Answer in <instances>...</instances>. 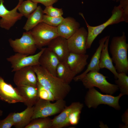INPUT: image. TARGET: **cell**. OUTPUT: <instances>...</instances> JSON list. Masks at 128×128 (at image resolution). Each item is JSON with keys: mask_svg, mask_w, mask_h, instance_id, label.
<instances>
[{"mask_svg": "<svg viewBox=\"0 0 128 128\" xmlns=\"http://www.w3.org/2000/svg\"><path fill=\"white\" fill-rule=\"evenodd\" d=\"M32 67L36 75L37 82L50 91L53 94L56 101L64 99L71 90L69 84L53 75L40 65Z\"/></svg>", "mask_w": 128, "mask_h": 128, "instance_id": "1", "label": "cell"}, {"mask_svg": "<svg viewBox=\"0 0 128 128\" xmlns=\"http://www.w3.org/2000/svg\"><path fill=\"white\" fill-rule=\"evenodd\" d=\"M125 33L122 32L120 36L113 37L110 46V52L113 62L117 72H128V60L127 51L128 44L126 42Z\"/></svg>", "mask_w": 128, "mask_h": 128, "instance_id": "2", "label": "cell"}, {"mask_svg": "<svg viewBox=\"0 0 128 128\" xmlns=\"http://www.w3.org/2000/svg\"><path fill=\"white\" fill-rule=\"evenodd\" d=\"M110 17L105 23L96 26L89 25L86 21L83 14L79 12V14L84 19L87 28V37L86 47L90 48L92 44L97 37L109 25L124 22L123 10L120 5L114 6L112 12Z\"/></svg>", "mask_w": 128, "mask_h": 128, "instance_id": "3", "label": "cell"}, {"mask_svg": "<svg viewBox=\"0 0 128 128\" xmlns=\"http://www.w3.org/2000/svg\"><path fill=\"white\" fill-rule=\"evenodd\" d=\"M108 77L98 71H90L81 79L83 86L86 88L96 87L107 94L112 95L119 88L117 85L111 84L106 79Z\"/></svg>", "mask_w": 128, "mask_h": 128, "instance_id": "4", "label": "cell"}, {"mask_svg": "<svg viewBox=\"0 0 128 128\" xmlns=\"http://www.w3.org/2000/svg\"><path fill=\"white\" fill-rule=\"evenodd\" d=\"M85 97V103L89 108H96L99 105H107L117 110H119L120 107L119 101L123 95L120 93L117 96L111 95L102 94L96 90L94 87L89 89Z\"/></svg>", "mask_w": 128, "mask_h": 128, "instance_id": "5", "label": "cell"}, {"mask_svg": "<svg viewBox=\"0 0 128 128\" xmlns=\"http://www.w3.org/2000/svg\"><path fill=\"white\" fill-rule=\"evenodd\" d=\"M39 98L33 106L31 120L40 118L47 117L59 113L66 106L64 99H59L55 103Z\"/></svg>", "mask_w": 128, "mask_h": 128, "instance_id": "6", "label": "cell"}, {"mask_svg": "<svg viewBox=\"0 0 128 128\" xmlns=\"http://www.w3.org/2000/svg\"><path fill=\"white\" fill-rule=\"evenodd\" d=\"M37 48L47 46L53 39L59 36L57 27L51 26L42 22L30 30Z\"/></svg>", "mask_w": 128, "mask_h": 128, "instance_id": "7", "label": "cell"}, {"mask_svg": "<svg viewBox=\"0 0 128 128\" xmlns=\"http://www.w3.org/2000/svg\"><path fill=\"white\" fill-rule=\"evenodd\" d=\"M10 46L16 53L28 55L34 54L37 47L35 41L30 31L23 33L19 38L9 40Z\"/></svg>", "mask_w": 128, "mask_h": 128, "instance_id": "8", "label": "cell"}, {"mask_svg": "<svg viewBox=\"0 0 128 128\" xmlns=\"http://www.w3.org/2000/svg\"><path fill=\"white\" fill-rule=\"evenodd\" d=\"M45 48H42L37 54L32 55L16 53L6 58L11 64L12 72L28 66L40 65L39 60Z\"/></svg>", "mask_w": 128, "mask_h": 128, "instance_id": "9", "label": "cell"}, {"mask_svg": "<svg viewBox=\"0 0 128 128\" xmlns=\"http://www.w3.org/2000/svg\"><path fill=\"white\" fill-rule=\"evenodd\" d=\"M23 0H19L16 6L11 10H8L4 5V0H0V27L9 30L23 15L18 13V8Z\"/></svg>", "mask_w": 128, "mask_h": 128, "instance_id": "10", "label": "cell"}, {"mask_svg": "<svg viewBox=\"0 0 128 128\" xmlns=\"http://www.w3.org/2000/svg\"><path fill=\"white\" fill-rule=\"evenodd\" d=\"M88 32L83 27H80L72 36L67 39L70 52L78 54H86Z\"/></svg>", "mask_w": 128, "mask_h": 128, "instance_id": "11", "label": "cell"}, {"mask_svg": "<svg viewBox=\"0 0 128 128\" xmlns=\"http://www.w3.org/2000/svg\"><path fill=\"white\" fill-rule=\"evenodd\" d=\"M13 81L17 87L27 85L37 86V81L32 66H28L14 72Z\"/></svg>", "mask_w": 128, "mask_h": 128, "instance_id": "12", "label": "cell"}, {"mask_svg": "<svg viewBox=\"0 0 128 128\" xmlns=\"http://www.w3.org/2000/svg\"><path fill=\"white\" fill-rule=\"evenodd\" d=\"M0 99L9 104L22 102L24 104L25 100L18 93L15 88L6 82L0 76Z\"/></svg>", "mask_w": 128, "mask_h": 128, "instance_id": "13", "label": "cell"}, {"mask_svg": "<svg viewBox=\"0 0 128 128\" xmlns=\"http://www.w3.org/2000/svg\"><path fill=\"white\" fill-rule=\"evenodd\" d=\"M47 47L54 53L60 62H65L70 52L67 39L58 36L52 40Z\"/></svg>", "mask_w": 128, "mask_h": 128, "instance_id": "14", "label": "cell"}, {"mask_svg": "<svg viewBox=\"0 0 128 128\" xmlns=\"http://www.w3.org/2000/svg\"><path fill=\"white\" fill-rule=\"evenodd\" d=\"M40 65L53 75L56 76V69L60 61L57 56L47 47L45 49L39 60Z\"/></svg>", "mask_w": 128, "mask_h": 128, "instance_id": "15", "label": "cell"}, {"mask_svg": "<svg viewBox=\"0 0 128 128\" xmlns=\"http://www.w3.org/2000/svg\"><path fill=\"white\" fill-rule=\"evenodd\" d=\"M80 24L73 18L68 17L64 18L57 27V33L60 36L68 39L80 27Z\"/></svg>", "mask_w": 128, "mask_h": 128, "instance_id": "16", "label": "cell"}, {"mask_svg": "<svg viewBox=\"0 0 128 128\" xmlns=\"http://www.w3.org/2000/svg\"><path fill=\"white\" fill-rule=\"evenodd\" d=\"M89 55L86 54H78L69 52L65 62L76 75L81 72L87 64Z\"/></svg>", "mask_w": 128, "mask_h": 128, "instance_id": "17", "label": "cell"}, {"mask_svg": "<svg viewBox=\"0 0 128 128\" xmlns=\"http://www.w3.org/2000/svg\"><path fill=\"white\" fill-rule=\"evenodd\" d=\"M108 36H106L99 41V46L92 56L86 70L82 74L75 76L73 80L76 82L80 81L83 77L90 71L99 72L100 69L99 63L101 54L102 47Z\"/></svg>", "mask_w": 128, "mask_h": 128, "instance_id": "18", "label": "cell"}, {"mask_svg": "<svg viewBox=\"0 0 128 128\" xmlns=\"http://www.w3.org/2000/svg\"><path fill=\"white\" fill-rule=\"evenodd\" d=\"M15 88L25 100L24 104L27 107L33 106L39 99L37 86L29 85L17 87Z\"/></svg>", "mask_w": 128, "mask_h": 128, "instance_id": "19", "label": "cell"}, {"mask_svg": "<svg viewBox=\"0 0 128 128\" xmlns=\"http://www.w3.org/2000/svg\"><path fill=\"white\" fill-rule=\"evenodd\" d=\"M83 104L79 102L72 103L66 106L58 115L52 119V128H62L63 125L70 114L76 110L82 109Z\"/></svg>", "mask_w": 128, "mask_h": 128, "instance_id": "20", "label": "cell"}, {"mask_svg": "<svg viewBox=\"0 0 128 128\" xmlns=\"http://www.w3.org/2000/svg\"><path fill=\"white\" fill-rule=\"evenodd\" d=\"M110 37L109 35L102 48L99 63L100 69H106L114 74L116 79H117L118 73L114 66L111 58L110 57L108 51V45Z\"/></svg>", "mask_w": 128, "mask_h": 128, "instance_id": "21", "label": "cell"}, {"mask_svg": "<svg viewBox=\"0 0 128 128\" xmlns=\"http://www.w3.org/2000/svg\"><path fill=\"white\" fill-rule=\"evenodd\" d=\"M33 106L27 107L23 111L19 113H12V117L14 126L16 128H25L31 120Z\"/></svg>", "mask_w": 128, "mask_h": 128, "instance_id": "22", "label": "cell"}, {"mask_svg": "<svg viewBox=\"0 0 128 128\" xmlns=\"http://www.w3.org/2000/svg\"><path fill=\"white\" fill-rule=\"evenodd\" d=\"M56 76L65 83L69 84L76 76L65 62H60L56 69Z\"/></svg>", "mask_w": 128, "mask_h": 128, "instance_id": "23", "label": "cell"}, {"mask_svg": "<svg viewBox=\"0 0 128 128\" xmlns=\"http://www.w3.org/2000/svg\"><path fill=\"white\" fill-rule=\"evenodd\" d=\"M44 13L40 6L37 8L27 18V21L23 27L26 31H28L33 29L38 24L42 22Z\"/></svg>", "mask_w": 128, "mask_h": 128, "instance_id": "24", "label": "cell"}, {"mask_svg": "<svg viewBox=\"0 0 128 128\" xmlns=\"http://www.w3.org/2000/svg\"><path fill=\"white\" fill-rule=\"evenodd\" d=\"M38 3L31 0L23 1L18 8L19 13L27 18L36 9Z\"/></svg>", "mask_w": 128, "mask_h": 128, "instance_id": "25", "label": "cell"}, {"mask_svg": "<svg viewBox=\"0 0 128 128\" xmlns=\"http://www.w3.org/2000/svg\"><path fill=\"white\" fill-rule=\"evenodd\" d=\"M52 123L49 117L38 118L31 120L25 128H52Z\"/></svg>", "mask_w": 128, "mask_h": 128, "instance_id": "26", "label": "cell"}, {"mask_svg": "<svg viewBox=\"0 0 128 128\" xmlns=\"http://www.w3.org/2000/svg\"><path fill=\"white\" fill-rule=\"evenodd\" d=\"M115 82L123 95L128 94V76L123 72L118 73Z\"/></svg>", "mask_w": 128, "mask_h": 128, "instance_id": "27", "label": "cell"}, {"mask_svg": "<svg viewBox=\"0 0 128 128\" xmlns=\"http://www.w3.org/2000/svg\"><path fill=\"white\" fill-rule=\"evenodd\" d=\"M37 87L39 98L51 101H56L53 94L48 88L42 85L38 82Z\"/></svg>", "mask_w": 128, "mask_h": 128, "instance_id": "28", "label": "cell"}, {"mask_svg": "<svg viewBox=\"0 0 128 128\" xmlns=\"http://www.w3.org/2000/svg\"><path fill=\"white\" fill-rule=\"evenodd\" d=\"M82 109H78L72 112L64 123L63 128L70 125H77L79 122Z\"/></svg>", "mask_w": 128, "mask_h": 128, "instance_id": "29", "label": "cell"}, {"mask_svg": "<svg viewBox=\"0 0 128 128\" xmlns=\"http://www.w3.org/2000/svg\"><path fill=\"white\" fill-rule=\"evenodd\" d=\"M43 11L44 14L53 17H61L63 14L62 8L54 7L53 5L46 7Z\"/></svg>", "mask_w": 128, "mask_h": 128, "instance_id": "30", "label": "cell"}, {"mask_svg": "<svg viewBox=\"0 0 128 128\" xmlns=\"http://www.w3.org/2000/svg\"><path fill=\"white\" fill-rule=\"evenodd\" d=\"M64 18L60 17H53L46 14H44L42 22L51 26L57 27L61 23Z\"/></svg>", "mask_w": 128, "mask_h": 128, "instance_id": "31", "label": "cell"}, {"mask_svg": "<svg viewBox=\"0 0 128 128\" xmlns=\"http://www.w3.org/2000/svg\"><path fill=\"white\" fill-rule=\"evenodd\" d=\"M12 113L9 114L4 119L0 121V128H11L14 126L12 117Z\"/></svg>", "mask_w": 128, "mask_h": 128, "instance_id": "32", "label": "cell"}, {"mask_svg": "<svg viewBox=\"0 0 128 128\" xmlns=\"http://www.w3.org/2000/svg\"><path fill=\"white\" fill-rule=\"evenodd\" d=\"M119 2L120 5L123 12L124 22H128V0H120Z\"/></svg>", "mask_w": 128, "mask_h": 128, "instance_id": "33", "label": "cell"}, {"mask_svg": "<svg viewBox=\"0 0 128 128\" xmlns=\"http://www.w3.org/2000/svg\"><path fill=\"white\" fill-rule=\"evenodd\" d=\"M32 1L38 3H40L46 7L50 5H53L54 3L57 2L59 0H31Z\"/></svg>", "mask_w": 128, "mask_h": 128, "instance_id": "34", "label": "cell"}, {"mask_svg": "<svg viewBox=\"0 0 128 128\" xmlns=\"http://www.w3.org/2000/svg\"><path fill=\"white\" fill-rule=\"evenodd\" d=\"M128 111L126 112L125 113L123 114V122L125 123L126 125L128 124L127 123V116L128 115Z\"/></svg>", "mask_w": 128, "mask_h": 128, "instance_id": "35", "label": "cell"}, {"mask_svg": "<svg viewBox=\"0 0 128 128\" xmlns=\"http://www.w3.org/2000/svg\"><path fill=\"white\" fill-rule=\"evenodd\" d=\"M3 111L0 110V117L3 114Z\"/></svg>", "mask_w": 128, "mask_h": 128, "instance_id": "36", "label": "cell"}, {"mask_svg": "<svg viewBox=\"0 0 128 128\" xmlns=\"http://www.w3.org/2000/svg\"><path fill=\"white\" fill-rule=\"evenodd\" d=\"M114 1H115L116 2H119L120 0H112Z\"/></svg>", "mask_w": 128, "mask_h": 128, "instance_id": "37", "label": "cell"}, {"mask_svg": "<svg viewBox=\"0 0 128 128\" xmlns=\"http://www.w3.org/2000/svg\"></svg>", "mask_w": 128, "mask_h": 128, "instance_id": "38", "label": "cell"}]
</instances>
